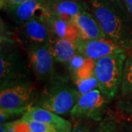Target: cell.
Segmentation results:
<instances>
[{
  "label": "cell",
  "mask_w": 132,
  "mask_h": 132,
  "mask_svg": "<svg viewBox=\"0 0 132 132\" xmlns=\"http://www.w3.org/2000/svg\"><path fill=\"white\" fill-rule=\"evenodd\" d=\"M87 5L109 39L132 49V19L122 0H88Z\"/></svg>",
  "instance_id": "cell-1"
},
{
  "label": "cell",
  "mask_w": 132,
  "mask_h": 132,
  "mask_svg": "<svg viewBox=\"0 0 132 132\" xmlns=\"http://www.w3.org/2000/svg\"><path fill=\"white\" fill-rule=\"evenodd\" d=\"M80 94L71 76L56 73L45 82L35 105L57 114H69Z\"/></svg>",
  "instance_id": "cell-2"
},
{
  "label": "cell",
  "mask_w": 132,
  "mask_h": 132,
  "mask_svg": "<svg viewBox=\"0 0 132 132\" xmlns=\"http://www.w3.org/2000/svg\"><path fill=\"white\" fill-rule=\"evenodd\" d=\"M126 59V52H123L101 57L95 61V75L98 82V89L110 101L120 90Z\"/></svg>",
  "instance_id": "cell-3"
},
{
  "label": "cell",
  "mask_w": 132,
  "mask_h": 132,
  "mask_svg": "<svg viewBox=\"0 0 132 132\" xmlns=\"http://www.w3.org/2000/svg\"><path fill=\"white\" fill-rule=\"evenodd\" d=\"M110 102L98 88L80 95L69 114L77 120H92L100 122Z\"/></svg>",
  "instance_id": "cell-4"
},
{
  "label": "cell",
  "mask_w": 132,
  "mask_h": 132,
  "mask_svg": "<svg viewBox=\"0 0 132 132\" xmlns=\"http://www.w3.org/2000/svg\"><path fill=\"white\" fill-rule=\"evenodd\" d=\"M1 48L0 55V87L3 88L29 80L27 62L21 54L9 49Z\"/></svg>",
  "instance_id": "cell-5"
},
{
  "label": "cell",
  "mask_w": 132,
  "mask_h": 132,
  "mask_svg": "<svg viewBox=\"0 0 132 132\" xmlns=\"http://www.w3.org/2000/svg\"><path fill=\"white\" fill-rule=\"evenodd\" d=\"M37 92L30 81L19 82L1 88L0 108L19 109L35 105Z\"/></svg>",
  "instance_id": "cell-6"
},
{
  "label": "cell",
  "mask_w": 132,
  "mask_h": 132,
  "mask_svg": "<svg viewBox=\"0 0 132 132\" xmlns=\"http://www.w3.org/2000/svg\"><path fill=\"white\" fill-rule=\"evenodd\" d=\"M48 46H29L26 47L29 65L37 79L43 82H46L56 74L55 60Z\"/></svg>",
  "instance_id": "cell-7"
},
{
  "label": "cell",
  "mask_w": 132,
  "mask_h": 132,
  "mask_svg": "<svg viewBox=\"0 0 132 132\" xmlns=\"http://www.w3.org/2000/svg\"><path fill=\"white\" fill-rule=\"evenodd\" d=\"M78 53L95 61L111 54L126 52V50L109 38L84 39L79 36L75 40Z\"/></svg>",
  "instance_id": "cell-8"
},
{
  "label": "cell",
  "mask_w": 132,
  "mask_h": 132,
  "mask_svg": "<svg viewBox=\"0 0 132 132\" xmlns=\"http://www.w3.org/2000/svg\"><path fill=\"white\" fill-rule=\"evenodd\" d=\"M21 28L26 47L29 46L49 45L53 38L42 15L30 19Z\"/></svg>",
  "instance_id": "cell-9"
},
{
  "label": "cell",
  "mask_w": 132,
  "mask_h": 132,
  "mask_svg": "<svg viewBox=\"0 0 132 132\" xmlns=\"http://www.w3.org/2000/svg\"><path fill=\"white\" fill-rule=\"evenodd\" d=\"M6 12L15 24L22 27L30 19L46 12V0H26Z\"/></svg>",
  "instance_id": "cell-10"
},
{
  "label": "cell",
  "mask_w": 132,
  "mask_h": 132,
  "mask_svg": "<svg viewBox=\"0 0 132 132\" xmlns=\"http://www.w3.org/2000/svg\"><path fill=\"white\" fill-rule=\"evenodd\" d=\"M21 119H29L41 121L53 128L56 132H72V124L59 114L54 113L38 106L34 105L21 117Z\"/></svg>",
  "instance_id": "cell-11"
},
{
  "label": "cell",
  "mask_w": 132,
  "mask_h": 132,
  "mask_svg": "<svg viewBox=\"0 0 132 132\" xmlns=\"http://www.w3.org/2000/svg\"><path fill=\"white\" fill-rule=\"evenodd\" d=\"M71 21L79 31V36L84 39L108 38L94 16L88 11L84 10L73 16Z\"/></svg>",
  "instance_id": "cell-12"
},
{
  "label": "cell",
  "mask_w": 132,
  "mask_h": 132,
  "mask_svg": "<svg viewBox=\"0 0 132 132\" xmlns=\"http://www.w3.org/2000/svg\"><path fill=\"white\" fill-rule=\"evenodd\" d=\"M88 10L81 0H46V12L65 19L71 20L79 13Z\"/></svg>",
  "instance_id": "cell-13"
},
{
  "label": "cell",
  "mask_w": 132,
  "mask_h": 132,
  "mask_svg": "<svg viewBox=\"0 0 132 132\" xmlns=\"http://www.w3.org/2000/svg\"><path fill=\"white\" fill-rule=\"evenodd\" d=\"M42 17L53 38L75 40L79 37V31L71 20L49 13H43Z\"/></svg>",
  "instance_id": "cell-14"
},
{
  "label": "cell",
  "mask_w": 132,
  "mask_h": 132,
  "mask_svg": "<svg viewBox=\"0 0 132 132\" xmlns=\"http://www.w3.org/2000/svg\"><path fill=\"white\" fill-rule=\"evenodd\" d=\"M49 50L56 62L67 64L78 53L75 40L53 38L49 43Z\"/></svg>",
  "instance_id": "cell-15"
},
{
  "label": "cell",
  "mask_w": 132,
  "mask_h": 132,
  "mask_svg": "<svg viewBox=\"0 0 132 132\" xmlns=\"http://www.w3.org/2000/svg\"><path fill=\"white\" fill-rule=\"evenodd\" d=\"M120 93L122 97L132 98V55L125 62Z\"/></svg>",
  "instance_id": "cell-16"
},
{
  "label": "cell",
  "mask_w": 132,
  "mask_h": 132,
  "mask_svg": "<svg viewBox=\"0 0 132 132\" xmlns=\"http://www.w3.org/2000/svg\"><path fill=\"white\" fill-rule=\"evenodd\" d=\"M90 58H87L79 53H77L75 56L72 57L69 62L66 64L72 80L79 73V71L87 64Z\"/></svg>",
  "instance_id": "cell-17"
},
{
  "label": "cell",
  "mask_w": 132,
  "mask_h": 132,
  "mask_svg": "<svg viewBox=\"0 0 132 132\" xmlns=\"http://www.w3.org/2000/svg\"><path fill=\"white\" fill-rule=\"evenodd\" d=\"M94 132H119L118 120L112 114H107L98 122Z\"/></svg>",
  "instance_id": "cell-18"
},
{
  "label": "cell",
  "mask_w": 132,
  "mask_h": 132,
  "mask_svg": "<svg viewBox=\"0 0 132 132\" xmlns=\"http://www.w3.org/2000/svg\"><path fill=\"white\" fill-rule=\"evenodd\" d=\"M73 82L79 90L80 95L98 88V82L95 75L84 79H78Z\"/></svg>",
  "instance_id": "cell-19"
},
{
  "label": "cell",
  "mask_w": 132,
  "mask_h": 132,
  "mask_svg": "<svg viewBox=\"0 0 132 132\" xmlns=\"http://www.w3.org/2000/svg\"><path fill=\"white\" fill-rule=\"evenodd\" d=\"M30 107L31 106H26L19 109L0 108V123L3 124L7 122H10L20 116L22 117Z\"/></svg>",
  "instance_id": "cell-20"
},
{
  "label": "cell",
  "mask_w": 132,
  "mask_h": 132,
  "mask_svg": "<svg viewBox=\"0 0 132 132\" xmlns=\"http://www.w3.org/2000/svg\"><path fill=\"white\" fill-rule=\"evenodd\" d=\"M21 120L28 125L29 128L32 132H56L53 128L41 121L29 120V119H21Z\"/></svg>",
  "instance_id": "cell-21"
},
{
  "label": "cell",
  "mask_w": 132,
  "mask_h": 132,
  "mask_svg": "<svg viewBox=\"0 0 132 132\" xmlns=\"http://www.w3.org/2000/svg\"><path fill=\"white\" fill-rule=\"evenodd\" d=\"M115 107L119 112L126 117L132 118V98L122 97L117 101Z\"/></svg>",
  "instance_id": "cell-22"
},
{
  "label": "cell",
  "mask_w": 132,
  "mask_h": 132,
  "mask_svg": "<svg viewBox=\"0 0 132 132\" xmlns=\"http://www.w3.org/2000/svg\"><path fill=\"white\" fill-rule=\"evenodd\" d=\"M7 132H32L28 125L21 119L3 123Z\"/></svg>",
  "instance_id": "cell-23"
},
{
  "label": "cell",
  "mask_w": 132,
  "mask_h": 132,
  "mask_svg": "<svg viewBox=\"0 0 132 132\" xmlns=\"http://www.w3.org/2000/svg\"><path fill=\"white\" fill-rule=\"evenodd\" d=\"M72 132H94L90 123L85 120H77L73 126Z\"/></svg>",
  "instance_id": "cell-24"
},
{
  "label": "cell",
  "mask_w": 132,
  "mask_h": 132,
  "mask_svg": "<svg viewBox=\"0 0 132 132\" xmlns=\"http://www.w3.org/2000/svg\"><path fill=\"white\" fill-rule=\"evenodd\" d=\"M119 132H132V118H127L118 120Z\"/></svg>",
  "instance_id": "cell-25"
},
{
  "label": "cell",
  "mask_w": 132,
  "mask_h": 132,
  "mask_svg": "<svg viewBox=\"0 0 132 132\" xmlns=\"http://www.w3.org/2000/svg\"><path fill=\"white\" fill-rule=\"evenodd\" d=\"M26 0H0V6L1 9L3 10H7L14 6L19 5Z\"/></svg>",
  "instance_id": "cell-26"
},
{
  "label": "cell",
  "mask_w": 132,
  "mask_h": 132,
  "mask_svg": "<svg viewBox=\"0 0 132 132\" xmlns=\"http://www.w3.org/2000/svg\"><path fill=\"white\" fill-rule=\"evenodd\" d=\"M128 15L132 19V0H122Z\"/></svg>",
  "instance_id": "cell-27"
},
{
  "label": "cell",
  "mask_w": 132,
  "mask_h": 132,
  "mask_svg": "<svg viewBox=\"0 0 132 132\" xmlns=\"http://www.w3.org/2000/svg\"><path fill=\"white\" fill-rule=\"evenodd\" d=\"M0 132H7L6 128L3 124H1V126H0Z\"/></svg>",
  "instance_id": "cell-28"
}]
</instances>
